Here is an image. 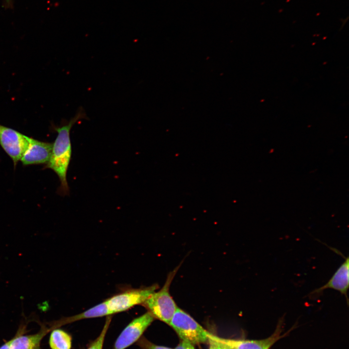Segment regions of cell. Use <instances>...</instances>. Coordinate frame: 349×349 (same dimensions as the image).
Returning <instances> with one entry per match:
<instances>
[{"label": "cell", "mask_w": 349, "mask_h": 349, "mask_svg": "<svg viewBox=\"0 0 349 349\" xmlns=\"http://www.w3.org/2000/svg\"><path fill=\"white\" fill-rule=\"evenodd\" d=\"M182 341L192 345L208 343V332L192 317L177 307L169 324Z\"/></svg>", "instance_id": "3957f363"}, {"label": "cell", "mask_w": 349, "mask_h": 349, "mask_svg": "<svg viewBox=\"0 0 349 349\" xmlns=\"http://www.w3.org/2000/svg\"><path fill=\"white\" fill-rule=\"evenodd\" d=\"M280 327L270 337L262 340H235L221 338L208 333V338L224 344L230 349H270L283 335H280Z\"/></svg>", "instance_id": "9c48e42d"}, {"label": "cell", "mask_w": 349, "mask_h": 349, "mask_svg": "<svg viewBox=\"0 0 349 349\" xmlns=\"http://www.w3.org/2000/svg\"><path fill=\"white\" fill-rule=\"evenodd\" d=\"M29 137L0 124V145L12 159L15 167L28 145Z\"/></svg>", "instance_id": "5b68a950"}, {"label": "cell", "mask_w": 349, "mask_h": 349, "mask_svg": "<svg viewBox=\"0 0 349 349\" xmlns=\"http://www.w3.org/2000/svg\"><path fill=\"white\" fill-rule=\"evenodd\" d=\"M137 345L142 349H173L168 347L155 345L144 337L139 339Z\"/></svg>", "instance_id": "5bb4252c"}, {"label": "cell", "mask_w": 349, "mask_h": 349, "mask_svg": "<svg viewBox=\"0 0 349 349\" xmlns=\"http://www.w3.org/2000/svg\"><path fill=\"white\" fill-rule=\"evenodd\" d=\"M111 319V316L107 317L105 323L100 334L91 343L87 349H102L105 335L109 327Z\"/></svg>", "instance_id": "4fadbf2b"}, {"label": "cell", "mask_w": 349, "mask_h": 349, "mask_svg": "<svg viewBox=\"0 0 349 349\" xmlns=\"http://www.w3.org/2000/svg\"><path fill=\"white\" fill-rule=\"evenodd\" d=\"M111 315L108 309L106 301L102 302L82 313L73 316L69 317L62 318L54 323L58 327L63 324L69 323L77 320L101 317L105 316Z\"/></svg>", "instance_id": "8fae6325"}, {"label": "cell", "mask_w": 349, "mask_h": 349, "mask_svg": "<svg viewBox=\"0 0 349 349\" xmlns=\"http://www.w3.org/2000/svg\"><path fill=\"white\" fill-rule=\"evenodd\" d=\"M53 143L29 137L28 145L20 160L23 165L46 164L50 158Z\"/></svg>", "instance_id": "ba28073f"}, {"label": "cell", "mask_w": 349, "mask_h": 349, "mask_svg": "<svg viewBox=\"0 0 349 349\" xmlns=\"http://www.w3.org/2000/svg\"><path fill=\"white\" fill-rule=\"evenodd\" d=\"M174 349H195L193 345L182 341Z\"/></svg>", "instance_id": "2e32d148"}, {"label": "cell", "mask_w": 349, "mask_h": 349, "mask_svg": "<svg viewBox=\"0 0 349 349\" xmlns=\"http://www.w3.org/2000/svg\"><path fill=\"white\" fill-rule=\"evenodd\" d=\"M48 343L51 349H71L72 337L65 331L55 328L50 333Z\"/></svg>", "instance_id": "7c38bea8"}, {"label": "cell", "mask_w": 349, "mask_h": 349, "mask_svg": "<svg viewBox=\"0 0 349 349\" xmlns=\"http://www.w3.org/2000/svg\"><path fill=\"white\" fill-rule=\"evenodd\" d=\"M158 288V286L156 284L131 288L115 295L105 301L111 315L114 314L125 311L136 305H143Z\"/></svg>", "instance_id": "277c9868"}, {"label": "cell", "mask_w": 349, "mask_h": 349, "mask_svg": "<svg viewBox=\"0 0 349 349\" xmlns=\"http://www.w3.org/2000/svg\"><path fill=\"white\" fill-rule=\"evenodd\" d=\"M7 0V3H9L11 1V0Z\"/></svg>", "instance_id": "ac0fdd59"}, {"label": "cell", "mask_w": 349, "mask_h": 349, "mask_svg": "<svg viewBox=\"0 0 349 349\" xmlns=\"http://www.w3.org/2000/svg\"><path fill=\"white\" fill-rule=\"evenodd\" d=\"M13 338L5 342L0 347V349H10Z\"/></svg>", "instance_id": "e0dca14e"}, {"label": "cell", "mask_w": 349, "mask_h": 349, "mask_svg": "<svg viewBox=\"0 0 349 349\" xmlns=\"http://www.w3.org/2000/svg\"><path fill=\"white\" fill-rule=\"evenodd\" d=\"M52 328L43 325L37 333L24 335L26 327L22 326L13 337L10 349H40L42 340Z\"/></svg>", "instance_id": "30bf717a"}, {"label": "cell", "mask_w": 349, "mask_h": 349, "mask_svg": "<svg viewBox=\"0 0 349 349\" xmlns=\"http://www.w3.org/2000/svg\"><path fill=\"white\" fill-rule=\"evenodd\" d=\"M177 269L178 267L169 273L161 289L154 292L143 304L154 318L168 325L177 308L169 292L170 285Z\"/></svg>", "instance_id": "7a4b0ae2"}, {"label": "cell", "mask_w": 349, "mask_h": 349, "mask_svg": "<svg viewBox=\"0 0 349 349\" xmlns=\"http://www.w3.org/2000/svg\"><path fill=\"white\" fill-rule=\"evenodd\" d=\"M209 349H230L227 346L216 340L209 338Z\"/></svg>", "instance_id": "9a60e30c"}, {"label": "cell", "mask_w": 349, "mask_h": 349, "mask_svg": "<svg viewBox=\"0 0 349 349\" xmlns=\"http://www.w3.org/2000/svg\"><path fill=\"white\" fill-rule=\"evenodd\" d=\"M154 318L148 311L134 318L117 338L114 343V349H125L137 341Z\"/></svg>", "instance_id": "52a82bcc"}, {"label": "cell", "mask_w": 349, "mask_h": 349, "mask_svg": "<svg viewBox=\"0 0 349 349\" xmlns=\"http://www.w3.org/2000/svg\"><path fill=\"white\" fill-rule=\"evenodd\" d=\"M87 118L84 110L79 108L74 117L60 126H54L53 128L58 135L53 143L51 154L45 168L53 170L60 181L58 193L63 196L69 194V188L67 181V172L71 160L72 147L70 137L72 127L82 119Z\"/></svg>", "instance_id": "6da1fadb"}, {"label": "cell", "mask_w": 349, "mask_h": 349, "mask_svg": "<svg viewBox=\"0 0 349 349\" xmlns=\"http://www.w3.org/2000/svg\"><path fill=\"white\" fill-rule=\"evenodd\" d=\"M337 254H340L345 260L338 268L333 276L325 285L312 291L307 296L310 299H315L322 295L323 292L327 289H333L338 291L349 302L348 291L349 287V258L345 257L339 251L332 248Z\"/></svg>", "instance_id": "8992f818"}]
</instances>
